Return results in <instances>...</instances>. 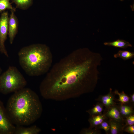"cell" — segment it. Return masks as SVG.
<instances>
[{
	"label": "cell",
	"mask_w": 134,
	"mask_h": 134,
	"mask_svg": "<svg viewBox=\"0 0 134 134\" xmlns=\"http://www.w3.org/2000/svg\"><path fill=\"white\" fill-rule=\"evenodd\" d=\"M125 131L131 134H134V125H128L125 129Z\"/></svg>",
	"instance_id": "603a6c76"
},
{
	"label": "cell",
	"mask_w": 134,
	"mask_h": 134,
	"mask_svg": "<svg viewBox=\"0 0 134 134\" xmlns=\"http://www.w3.org/2000/svg\"><path fill=\"white\" fill-rule=\"evenodd\" d=\"M8 21V34L10 44L13 43L14 39L18 31V21L15 14V12L11 11Z\"/></svg>",
	"instance_id": "52a82bcc"
},
{
	"label": "cell",
	"mask_w": 134,
	"mask_h": 134,
	"mask_svg": "<svg viewBox=\"0 0 134 134\" xmlns=\"http://www.w3.org/2000/svg\"><path fill=\"white\" fill-rule=\"evenodd\" d=\"M120 112L121 115L128 117L132 114L133 111L130 106L126 105H121L120 109Z\"/></svg>",
	"instance_id": "ac0fdd59"
},
{
	"label": "cell",
	"mask_w": 134,
	"mask_h": 134,
	"mask_svg": "<svg viewBox=\"0 0 134 134\" xmlns=\"http://www.w3.org/2000/svg\"><path fill=\"white\" fill-rule=\"evenodd\" d=\"M15 128L0 100V134H14Z\"/></svg>",
	"instance_id": "8992f818"
},
{
	"label": "cell",
	"mask_w": 134,
	"mask_h": 134,
	"mask_svg": "<svg viewBox=\"0 0 134 134\" xmlns=\"http://www.w3.org/2000/svg\"><path fill=\"white\" fill-rule=\"evenodd\" d=\"M120 1H123L124 0H120Z\"/></svg>",
	"instance_id": "484cf974"
},
{
	"label": "cell",
	"mask_w": 134,
	"mask_h": 134,
	"mask_svg": "<svg viewBox=\"0 0 134 134\" xmlns=\"http://www.w3.org/2000/svg\"><path fill=\"white\" fill-rule=\"evenodd\" d=\"M114 93L118 95L119 96L118 100L122 103H125L129 102L130 99L128 96L126 95L123 91L122 93H119L117 90H115Z\"/></svg>",
	"instance_id": "d6986e66"
},
{
	"label": "cell",
	"mask_w": 134,
	"mask_h": 134,
	"mask_svg": "<svg viewBox=\"0 0 134 134\" xmlns=\"http://www.w3.org/2000/svg\"><path fill=\"white\" fill-rule=\"evenodd\" d=\"M27 82L16 67L10 66L0 75V92L6 95L14 92L25 87Z\"/></svg>",
	"instance_id": "277c9868"
},
{
	"label": "cell",
	"mask_w": 134,
	"mask_h": 134,
	"mask_svg": "<svg viewBox=\"0 0 134 134\" xmlns=\"http://www.w3.org/2000/svg\"><path fill=\"white\" fill-rule=\"evenodd\" d=\"M10 0H0V14L7 9L15 11L16 8L12 6Z\"/></svg>",
	"instance_id": "2e32d148"
},
{
	"label": "cell",
	"mask_w": 134,
	"mask_h": 134,
	"mask_svg": "<svg viewBox=\"0 0 134 134\" xmlns=\"http://www.w3.org/2000/svg\"><path fill=\"white\" fill-rule=\"evenodd\" d=\"M103 60L87 48L75 50L55 64L41 82L44 99L57 101L78 97L94 90Z\"/></svg>",
	"instance_id": "6da1fadb"
},
{
	"label": "cell",
	"mask_w": 134,
	"mask_h": 134,
	"mask_svg": "<svg viewBox=\"0 0 134 134\" xmlns=\"http://www.w3.org/2000/svg\"><path fill=\"white\" fill-rule=\"evenodd\" d=\"M134 56V52L126 50H120L114 55V58H120L124 60L130 59Z\"/></svg>",
	"instance_id": "9a60e30c"
},
{
	"label": "cell",
	"mask_w": 134,
	"mask_h": 134,
	"mask_svg": "<svg viewBox=\"0 0 134 134\" xmlns=\"http://www.w3.org/2000/svg\"><path fill=\"white\" fill-rule=\"evenodd\" d=\"M131 101L133 103L134 102V94H133L131 96Z\"/></svg>",
	"instance_id": "cb8c5ba5"
},
{
	"label": "cell",
	"mask_w": 134,
	"mask_h": 134,
	"mask_svg": "<svg viewBox=\"0 0 134 134\" xmlns=\"http://www.w3.org/2000/svg\"><path fill=\"white\" fill-rule=\"evenodd\" d=\"M41 131V129L34 125L28 127L22 126L17 125L15 127L14 134H37Z\"/></svg>",
	"instance_id": "ba28073f"
},
{
	"label": "cell",
	"mask_w": 134,
	"mask_h": 134,
	"mask_svg": "<svg viewBox=\"0 0 134 134\" xmlns=\"http://www.w3.org/2000/svg\"><path fill=\"white\" fill-rule=\"evenodd\" d=\"M114 99V97L112 93L111 88L110 89L109 92L107 94L101 96L100 99L103 105L107 108L114 105L115 104Z\"/></svg>",
	"instance_id": "9c48e42d"
},
{
	"label": "cell",
	"mask_w": 134,
	"mask_h": 134,
	"mask_svg": "<svg viewBox=\"0 0 134 134\" xmlns=\"http://www.w3.org/2000/svg\"><path fill=\"white\" fill-rule=\"evenodd\" d=\"M14 3L16 8L25 10L28 9L32 5L33 0H10Z\"/></svg>",
	"instance_id": "5bb4252c"
},
{
	"label": "cell",
	"mask_w": 134,
	"mask_h": 134,
	"mask_svg": "<svg viewBox=\"0 0 134 134\" xmlns=\"http://www.w3.org/2000/svg\"><path fill=\"white\" fill-rule=\"evenodd\" d=\"M103 105L100 103H97L93 108L87 111L90 116L101 114L103 109Z\"/></svg>",
	"instance_id": "e0dca14e"
},
{
	"label": "cell",
	"mask_w": 134,
	"mask_h": 134,
	"mask_svg": "<svg viewBox=\"0 0 134 134\" xmlns=\"http://www.w3.org/2000/svg\"><path fill=\"white\" fill-rule=\"evenodd\" d=\"M107 117L105 115L101 114L90 116L88 120L90 125V128H93L97 127L105 120Z\"/></svg>",
	"instance_id": "30bf717a"
},
{
	"label": "cell",
	"mask_w": 134,
	"mask_h": 134,
	"mask_svg": "<svg viewBox=\"0 0 134 134\" xmlns=\"http://www.w3.org/2000/svg\"><path fill=\"white\" fill-rule=\"evenodd\" d=\"M9 15L7 11L1 13L0 17V52L7 57L8 55L4 43L8 34Z\"/></svg>",
	"instance_id": "5b68a950"
},
{
	"label": "cell",
	"mask_w": 134,
	"mask_h": 134,
	"mask_svg": "<svg viewBox=\"0 0 134 134\" xmlns=\"http://www.w3.org/2000/svg\"><path fill=\"white\" fill-rule=\"evenodd\" d=\"M20 66L26 73L36 76L47 72L52 62L53 56L46 45L37 43L22 48L18 54Z\"/></svg>",
	"instance_id": "3957f363"
},
{
	"label": "cell",
	"mask_w": 134,
	"mask_h": 134,
	"mask_svg": "<svg viewBox=\"0 0 134 134\" xmlns=\"http://www.w3.org/2000/svg\"><path fill=\"white\" fill-rule=\"evenodd\" d=\"M109 108L105 115L106 117L122 122L123 119L117 108L113 106Z\"/></svg>",
	"instance_id": "8fae6325"
},
{
	"label": "cell",
	"mask_w": 134,
	"mask_h": 134,
	"mask_svg": "<svg viewBox=\"0 0 134 134\" xmlns=\"http://www.w3.org/2000/svg\"><path fill=\"white\" fill-rule=\"evenodd\" d=\"M104 44L105 45L123 49L132 46V45L128 42L124 40L120 39H118L112 42H105Z\"/></svg>",
	"instance_id": "7c38bea8"
},
{
	"label": "cell",
	"mask_w": 134,
	"mask_h": 134,
	"mask_svg": "<svg viewBox=\"0 0 134 134\" xmlns=\"http://www.w3.org/2000/svg\"><path fill=\"white\" fill-rule=\"evenodd\" d=\"M6 110L16 126H28L41 116L43 108L39 98L31 89L24 88L14 92L8 100Z\"/></svg>",
	"instance_id": "7a4b0ae2"
},
{
	"label": "cell",
	"mask_w": 134,
	"mask_h": 134,
	"mask_svg": "<svg viewBox=\"0 0 134 134\" xmlns=\"http://www.w3.org/2000/svg\"><path fill=\"white\" fill-rule=\"evenodd\" d=\"M1 72H2V70L0 67V75H1Z\"/></svg>",
	"instance_id": "d4e9b609"
},
{
	"label": "cell",
	"mask_w": 134,
	"mask_h": 134,
	"mask_svg": "<svg viewBox=\"0 0 134 134\" xmlns=\"http://www.w3.org/2000/svg\"><path fill=\"white\" fill-rule=\"evenodd\" d=\"M93 128H89L82 129L80 132L81 134H99L100 131L97 129H93Z\"/></svg>",
	"instance_id": "44dd1931"
},
{
	"label": "cell",
	"mask_w": 134,
	"mask_h": 134,
	"mask_svg": "<svg viewBox=\"0 0 134 134\" xmlns=\"http://www.w3.org/2000/svg\"><path fill=\"white\" fill-rule=\"evenodd\" d=\"M108 122L110 127V134H117L123 129L121 122L111 118L110 119Z\"/></svg>",
	"instance_id": "4fadbf2b"
},
{
	"label": "cell",
	"mask_w": 134,
	"mask_h": 134,
	"mask_svg": "<svg viewBox=\"0 0 134 134\" xmlns=\"http://www.w3.org/2000/svg\"><path fill=\"white\" fill-rule=\"evenodd\" d=\"M105 120H104L97 126L98 128L103 129L106 133L108 134L110 133V127L109 122H107Z\"/></svg>",
	"instance_id": "ffe728a7"
},
{
	"label": "cell",
	"mask_w": 134,
	"mask_h": 134,
	"mask_svg": "<svg viewBox=\"0 0 134 134\" xmlns=\"http://www.w3.org/2000/svg\"><path fill=\"white\" fill-rule=\"evenodd\" d=\"M126 124L128 125H131L134 124V116L132 114L128 117L126 120Z\"/></svg>",
	"instance_id": "7402d4cb"
}]
</instances>
